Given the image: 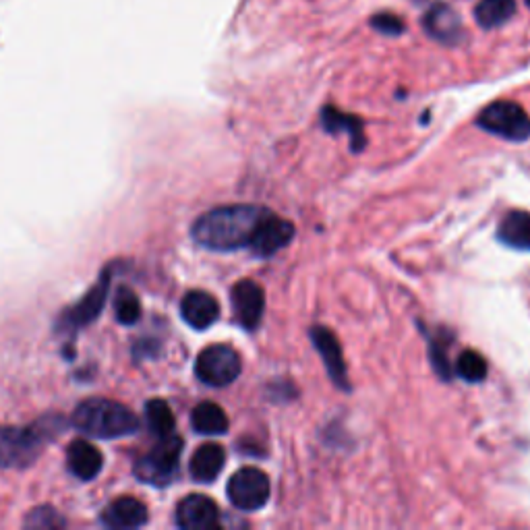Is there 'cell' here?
Masks as SVG:
<instances>
[{
  "mask_svg": "<svg viewBox=\"0 0 530 530\" xmlns=\"http://www.w3.org/2000/svg\"><path fill=\"white\" fill-rule=\"evenodd\" d=\"M456 373L470 384H479L487 377V361L475 350H464L456 361Z\"/></svg>",
  "mask_w": 530,
  "mask_h": 530,
  "instance_id": "obj_23",
  "label": "cell"
},
{
  "mask_svg": "<svg viewBox=\"0 0 530 530\" xmlns=\"http://www.w3.org/2000/svg\"><path fill=\"white\" fill-rule=\"evenodd\" d=\"M108 286H110V276L108 272L98 280V284L85 294V297L69 311L65 313V321L71 323L75 328L87 326V323H92L100 311L104 309L106 297H108Z\"/></svg>",
  "mask_w": 530,
  "mask_h": 530,
  "instance_id": "obj_14",
  "label": "cell"
},
{
  "mask_svg": "<svg viewBox=\"0 0 530 530\" xmlns=\"http://www.w3.org/2000/svg\"><path fill=\"white\" fill-rule=\"evenodd\" d=\"M114 313L123 326H133V323H137L141 317V303L137 299V294L129 288H121L119 292H116Z\"/></svg>",
  "mask_w": 530,
  "mask_h": 530,
  "instance_id": "obj_24",
  "label": "cell"
},
{
  "mask_svg": "<svg viewBox=\"0 0 530 530\" xmlns=\"http://www.w3.org/2000/svg\"><path fill=\"white\" fill-rule=\"evenodd\" d=\"M232 309L247 332L259 328L265 311V292L253 280H241L232 288Z\"/></svg>",
  "mask_w": 530,
  "mask_h": 530,
  "instance_id": "obj_9",
  "label": "cell"
},
{
  "mask_svg": "<svg viewBox=\"0 0 530 530\" xmlns=\"http://www.w3.org/2000/svg\"><path fill=\"white\" fill-rule=\"evenodd\" d=\"M477 125L483 131L508 141H524L530 137V116L520 104L510 100H499L483 108Z\"/></svg>",
  "mask_w": 530,
  "mask_h": 530,
  "instance_id": "obj_5",
  "label": "cell"
},
{
  "mask_svg": "<svg viewBox=\"0 0 530 530\" xmlns=\"http://www.w3.org/2000/svg\"><path fill=\"white\" fill-rule=\"evenodd\" d=\"M311 340L317 348V352L323 359V365L328 367L330 377L336 381V386L348 390V373H346V363L342 357V348L336 336L328 328H313L311 330Z\"/></svg>",
  "mask_w": 530,
  "mask_h": 530,
  "instance_id": "obj_12",
  "label": "cell"
},
{
  "mask_svg": "<svg viewBox=\"0 0 530 530\" xmlns=\"http://www.w3.org/2000/svg\"><path fill=\"white\" fill-rule=\"evenodd\" d=\"M191 425L201 435H224L230 427L226 412L214 402H201L191 412Z\"/></svg>",
  "mask_w": 530,
  "mask_h": 530,
  "instance_id": "obj_20",
  "label": "cell"
},
{
  "mask_svg": "<svg viewBox=\"0 0 530 530\" xmlns=\"http://www.w3.org/2000/svg\"><path fill=\"white\" fill-rule=\"evenodd\" d=\"M268 214L259 205H224L203 214L193 226V239L212 251H237L249 247L253 234Z\"/></svg>",
  "mask_w": 530,
  "mask_h": 530,
  "instance_id": "obj_1",
  "label": "cell"
},
{
  "mask_svg": "<svg viewBox=\"0 0 530 530\" xmlns=\"http://www.w3.org/2000/svg\"><path fill=\"white\" fill-rule=\"evenodd\" d=\"M73 425L96 439H116L133 435L139 429V421L133 412L112 400L94 398L77 406Z\"/></svg>",
  "mask_w": 530,
  "mask_h": 530,
  "instance_id": "obj_2",
  "label": "cell"
},
{
  "mask_svg": "<svg viewBox=\"0 0 530 530\" xmlns=\"http://www.w3.org/2000/svg\"><path fill=\"white\" fill-rule=\"evenodd\" d=\"M516 9V0H479L475 19L483 29H495L506 25L516 15Z\"/></svg>",
  "mask_w": 530,
  "mask_h": 530,
  "instance_id": "obj_21",
  "label": "cell"
},
{
  "mask_svg": "<svg viewBox=\"0 0 530 530\" xmlns=\"http://www.w3.org/2000/svg\"><path fill=\"white\" fill-rule=\"evenodd\" d=\"M54 417L29 427H0V468H25L34 464L42 446L52 437L50 431L61 433L63 427H52Z\"/></svg>",
  "mask_w": 530,
  "mask_h": 530,
  "instance_id": "obj_3",
  "label": "cell"
},
{
  "mask_svg": "<svg viewBox=\"0 0 530 530\" xmlns=\"http://www.w3.org/2000/svg\"><path fill=\"white\" fill-rule=\"evenodd\" d=\"M102 522L108 528H139L147 522V508L135 497H121L106 506Z\"/></svg>",
  "mask_w": 530,
  "mask_h": 530,
  "instance_id": "obj_15",
  "label": "cell"
},
{
  "mask_svg": "<svg viewBox=\"0 0 530 530\" xmlns=\"http://www.w3.org/2000/svg\"><path fill=\"white\" fill-rule=\"evenodd\" d=\"M321 123L328 129V133H346L350 137V145L355 152H361L365 145V135H363V123L352 114H344L332 106L321 110Z\"/></svg>",
  "mask_w": 530,
  "mask_h": 530,
  "instance_id": "obj_18",
  "label": "cell"
},
{
  "mask_svg": "<svg viewBox=\"0 0 530 530\" xmlns=\"http://www.w3.org/2000/svg\"><path fill=\"white\" fill-rule=\"evenodd\" d=\"M226 491L234 508L243 512H255L268 504L272 487L268 475H265L263 470L247 466L230 477Z\"/></svg>",
  "mask_w": 530,
  "mask_h": 530,
  "instance_id": "obj_7",
  "label": "cell"
},
{
  "mask_svg": "<svg viewBox=\"0 0 530 530\" xmlns=\"http://www.w3.org/2000/svg\"><path fill=\"white\" fill-rule=\"evenodd\" d=\"M423 27L429 38L439 44H458L464 38V25L460 15L446 3H435L423 17Z\"/></svg>",
  "mask_w": 530,
  "mask_h": 530,
  "instance_id": "obj_11",
  "label": "cell"
},
{
  "mask_svg": "<svg viewBox=\"0 0 530 530\" xmlns=\"http://www.w3.org/2000/svg\"><path fill=\"white\" fill-rule=\"evenodd\" d=\"M195 373L205 386H230L241 375V357L232 346L212 344L197 357Z\"/></svg>",
  "mask_w": 530,
  "mask_h": 530,
  "instance_id": "obj_6",
  "label": "cell"
},
{
  "mask_svg": "<svg viewBox=\"0 0 530 530\" xmlns=\"http://www.w3.org/2000/svg\"><path fill=\"white\" fill-rule=\"evenodd\" d=\"M69 468L71 473L81 481H92L102 470V454L90 444V441L75 439L69 446Z\"/></svg>",
  "mask_w": 530,
  "mask_h": 530,
  "instance_id": "obj_16",
  "label": "cell"
},
{
  "mask_svg": "<svg viewBox=\"0 0 530 530\" xmlns=\"http://www.w3.org/2000/svg\"><path fill=\"white\" fill-rule=\"evenodd\" d=\"M176 524L185 530H212L220 524V510L208 495H187L176 508Z\"/></svg>",
  "mask_w": 530,
  "mask_h": 530,
  "instance_id": "obj_10",
  "label": "cell"
},
{
  "mask_svg": "<svg viewBox=\"0 0 530 530\" xmlns=\"http://www.w3.org/2000/svg\"><path fill=\"white\" fill-rule=\"evenodd\" d=\"M292 239H294V226L288 220L268 212L259 222L249 247L257 257H272L280 249H284Z\"/></svg>",
  "mask_w": 530,
  "mask_h": 530,
  "instance_id": "obj_8",
  "label": "cell"
},
{
  "mask_svg": "<svg viewBox=\"0 0 530 530\" xmlns=\"http://www.w3.org/2000/svg\"><path fill=\"white\" fill-rule=\"evenodd\" d=\"M183 319L195 330H208L220 317V305L210 292L191 290L181 303Z\"/></svg>",
  "mask_w": 530,
  "mask_h": 530,
  "instance_id": "obj_13",
  "label": "cell"
},
{
  "mask_svg": "<svg viewBox=\"0 0 530 530\" xmlns=\"http://www.w3.org/2000/svg\"><path fill=\"white\" fill-rule=\"evenodd\" d=\"M25 526H34V528H54V526H65V520L58 516L52 508H38L29 518L25 520Z\"/></svg>",
  "mask_w": 530,
  "mask_h": 530,
  "instance_id": "obj_26",
  "label": "cell"
},
{
  "mask_svg": "<svg viewBox=\"0 0 530 530\" xmlns=\"http://www.w3.org/2000/svg\"><path fill=\"white\" fill-rule=\"evenodd\" d=\"M145 417H147V425H150V429L158 437L174 433V415L164 400L147 402L145 404Z\"/></svg>",
  "mask_w": 530,
  "mask_h": 530,
  "instance_id": "obj_22",
  "label": "cell"
},
{
  "mask_svg": "<svg viewBox=\"0 0 530 530\" xmlns=\"http://www.w3.org/2000/svg\"><path fill=\"white\" fill-rule=\"evenodd\" d=\"M371 27L377 29L384 36H400L404 32V23L398 15L394 13H377L371 19Z\"/></svg>",
  "mask_w": 530,
  "mask_h": 530,
  "instance_id": "obj_25",
  "label": "cell"
},
{
  "mask_svg": "<svg viewBox=\"0 0 530 530\" xmlns=\"http://www.w3.org/2000/svg\"><path fill=\"white\" fill-rule=\"evenodd\" d=\"M226 462V454L224 448L218 444H203L195 450L189 470H191V477L197 483H212L218 479V475L222 473Z\"/></svg>",
  "mask_w": 530,
  "mask_h": 530,
  "instance_id": "obj_17",
  "label": "cell"
},
{
  "mask_svg": "<svg viewBox=\"0 0 530 530\" xmlns=\"http://www.w3.org/2000/svg\"><path fill=\"white\" fill-rule=\"evenodd\" d=\"M181 452H183V439L179 435L170 433L160 437L156 448L135 462L137 479L154 487L170 485L176 473H179Z\"/></svg>",
  "mask_w": 530,
  "mask_h": 530,
  "instance_id": "obj_4",
  "label": "cell"
},
{
  "mask_svg": "<svg viewBox=\"0 0 530 530\" xmlns=\"http://www.w3.org/2000/svg\"><path fill=\"white\" fill-rule=\"evenodd\" d=\"M497 239L504 245L530 251V214L528 212H510L497 226Z\"/></svg>",
  "mask_w": 530,
  "mask_h": 530,
  "instance_id": "obj_19",
  "label": "cell"
},
{
  "mask_svg": "<svg viewBox=\"0 0 530 530\" xmlns=\"http://www.w3.org/2000/svg\"><path fill=\"white\" fill-rule=\"evenodd\" d=\"M524 3H526V5H528V9H530V0H524Z\"/></svg>",
  "mask_w": 530,
  "mask_h": 530,
  "instance_id": "obj_27",
  "label": "cell"
}]
</instances>
